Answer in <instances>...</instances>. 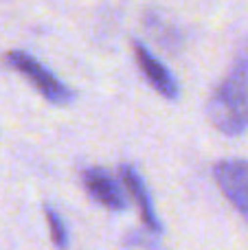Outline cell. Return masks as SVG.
<instances>
[{"mask_svg":"<svg viewBox=\"0 0 248 250\" xmlns=\"http://www.w3.org/2000/svg\"><path fill=\"white\" fill-rule=\"evenodd\" d=\"M209 121L218 132L237 136L248 125V40L233 60L231 70L218 83L207 105Z\"/></svg>","mask_w":248,"mask_h":250,"instance_id":"6da1fadb","label":"cell"},{"mask_svg":"<svg viewBox=\"0 0 248 250\" xmlns=\"http://www.w3.org/2000/svg\"><path fill=\"white\" fill-rule=\"evenodd\" d=\"M7 64L20 75H24L31 82V86L40 92L46 101L55 105H66L73 101V90L62 82L57 75H53L42 62H38L33 55L24 51H9Z\"/></svg>","mask_w":248,"mask_h":250,"instance_id":"7a4b0ae2","label":"cell"},{"mask_svg":"<svg viewBox=\"0 0 248 250\" xmlns=\"http://www.w3.org/2000/svg\"><path fill=\"white\" fill-rule=\"evenodd\" d=\"M213 178L222 195L233 204V208L248 224V160H220L213 167Z\"/></svg>","mask_w":248,"mask_h":250,"instance_id":"3957f363","label":"cell"},{"mask_svg":"<svg viewBox=\"0 0 248 250\" xmlns=\"http://www.w3.org/2000/svg\"><path fill=\"white\" fill-rule=\"evenodd\" d=\"M82 182L88 195L97 200L101 207L110 208V211H125L127 208V198L123 193L121 185L108 171L99 167H90L82 173Z\"/></svg>","mask_w":248,"mask_h":250,"instance_id":"277c9868","label":"cell"},{"mask_svg":"<svg viewBox=\"0 0 248 250\" xmlns=\"http://www.w3.org/2000/svg\"><path fill=\"white\" fill-rule=\"evenodd\" d=\"M132 48H134V57H136V64H139L141 73H143L145 79L152 83L154 90L161 92L165 99H178L180 88H178L176 77L171 75V70L167 68L145 44L134 42Z\"/></svg>","mask_w":248,"mask_h":250,"instance_id":"5b68a950","label":"cell"},{"mask_svg":"<svg viewBox=\"0 0 248 250\" xmlns=\"http://www.w3.org/2000/svg\"><path fill=\"white\" fill-rule=\"evenodd\" d=\"M121 180H123V185H125V189L130 191V195L134 198L143 224L147 226L152 233H161V230H163L161 220H158L156 211H154L152 195H149V191H147V187H145L141 173L136 171L132 165H121Z\"/></svg>","mask_w":248,"mask_h":250,"instance_id":"8992f818","label":"cell"},{"mask_svg":"<svg viewBox=\"0 0 248 250\" xmlns=\"http://www.w3.org/2000/svg\"><path fill=\"white\" fill-rule=\"evenodd\" d=\"M44 215H46V224H48V230H51V242L60 250H66L68 248V229H66L62 215L51 207L44 208Z\"/></svg>","mask_w":248,"mask_h":250,"instance_id":"52a82bcc","label":"cell"}]
</instances>
